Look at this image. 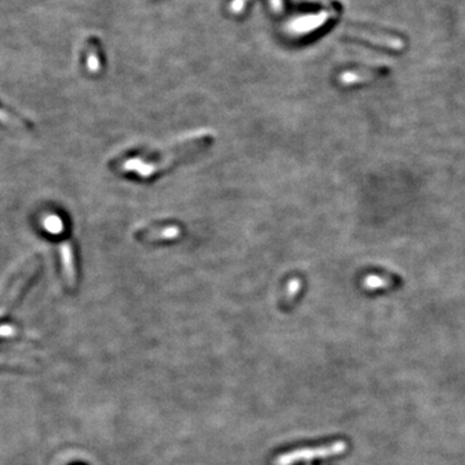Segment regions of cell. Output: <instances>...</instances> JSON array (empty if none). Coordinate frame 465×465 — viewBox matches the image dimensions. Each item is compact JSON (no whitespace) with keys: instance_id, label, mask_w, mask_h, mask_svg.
<instances>
[{"instance_id":"1","label":"cell","mask_w":465,"mask_h":465,"mask_svg":"<svg viewBox=\"0 0 465 465\" xmlns=\"http://www.w3.org/2000/svg\"><path fill=\"white\" fill-rule=\"evenodd\" d=\"M212 141H214L212 134L207 131H202L199 134H191V136L182 139L181 141L173 145L171 149L164 152L163 157L159 159L145 161L141 158H132L125 161L122 168L125 172H134L143 179H150L152 176L159 173L161 171L170 168L173 163L187 158L189 154L200 152Z\"/></svg>"},{"instance_id":"2","label":"cell","mask_w":465,"mask_h":465,"mask_svg":"<svg viewBox=\"0 0 465 465\" xmlns=\"http://www.w3.org/2000/svg\"><path fill=\"white\" fill-rule=\"evenodd\" d=\"M347 450V443L344 441H336L323 446L310 448H296L282 454L274 460V465H295L303 462H312L315 459L340 455Z\"/></svg>"},{"instance_id":"3","label":"cell","mask_w":465,"mask_h":465,"mask_svg":"<svg viewBox=\"0 0 465 465\" xmlns=\"http://www.w3.org/2000/svg\"><path fill=\"white\" fill-rule=\"evenodd\" d=\"M60 255H61V262H63V274L68 279L69 285L74 287L77 282V270H75L74 250H72L70 242H63L60 244Z\"/></svg>"},{"instance_id":"4","label":"cell","mask_w":465,"mask_h":465,"mask_svg":"<svg viewBox=\"0 0 465 465\" xmlns=\"http://www.w3.org/2000/svg\"><path fill=\"white\" fill-rule=\"evenodd\" d=\"M36 268H38V262L33 264L31 267H29V268H27L26 270L24 271V274H22L21 277L18 278L17 281L15 282V285H13L12 288H10V291H9L8 295L4 297L3 303H1V305H0V315H3V314L6 313L9 306L13 304V301L16 300V297L19 295V292H21L22 287L26 285L27 279L34 276Z\"/></svg>"},{"instance_id":"5","label":"cell","mask_w":465,"mask_h":465,"mask_svg":"<svg viewBox=\"0 0 465 465\" xmlns=\"http://www.w3.org/2000/svg\"><path fill=\"white\" fill-rule=\"evenodd\" d=\"M181 234L179 226H158V228H150L141 232V239L146 242L154 241H171L176 239Z\"/></svg>"},{"instance_id":"6","label":"cell","mask_w":465,"mask_h":465,"mask_svg":"<svg viewBox=\"0 0 465 465\" xmlns=\"http://www.w3.org/2000/svg\"><path fill=\"white\" fill-rule=\"evenodd\" d=\"M400 283V279L389 274H371L365 278L363 285L370 290L376 288H388V287L395 286Z\"/></svg>"},{"instance_id":"7","label":"cell","mask_w":465,"mask_h":465,"mask_svg":"<svg viewBox=\"0 0 465 465\" xmlns=\"http://www.w3.org/2000/svg\"><path fill=\"white\" fill-rule=\"evenodd\" d=\"M381 72H348L342 74L340 77V81L344 84H356V83H362V81H371L374 78L380 77Z\"/></svg>"},{"instance_id":"8","label":"cell","mask_w":465,"mask_h":465,"mask_svg":"<svg viewBox=\"0 0 465 465\" xmlns=\"http://www.w3.org/2000/svg\"><path fill=\"white\" fill-rule=\"evenodd\" d=\"M43 225H45V229L49 234H54V235H58L63 232V221L61 220V217L57 215H49L47 216L43 221Z\"/></svg>"},{"instance_id":"9","label":"cell","mask_w":465,"mask_h":465,"mask_svg":"<svg viewBox=\"0 0 465 465\" xmlns=\"http://www.w3.org/2000/svg\"><path fill=\"white\" fill-rule=\"evenodd\" d=\"M326 18H327V15H318V16H314V17H306L304 19L306 22H297L296 30H309V29H313V27L321 25Z\"/></svg>"},{"instance_id":"10","label":"cell","mask_w":465,"mask_h":465,"mask_svg":"<svg viewBox=\"0 0 465 465\" xmlns=\"http://www.w3.org/2000/svg\"><path fill=\"white\" fill-rule=\"evenodd\" d=\"M100 60L99 56L96 54V51H90L88 57H87V68L90 72H97L100 70Z\"/></svg>"},{"instance_id":"11","label":"cell","mask_w":465,"mask_h":465,"mask_svg":"<svg viewBox=\"0 0 465 465\" xmlns=\"http://www.w3.org/2000/svg\"><path fill=\"white\" fill-rule=\"evenodd\" d=\"M0 122L6 123L7 125H12V127H21L22 125V123H19L16 118H13L7 111H4L1 109H0Z\"/></svg>"},{"instance_id":"12","label":"cell","mask_w":465,"mask_h":465,"mask_svg":"<svg viewBox=\"0 0 465 465\" xmlns=\"http://www.w3.org/2000/svg\"><path fill=\"white\" fill-rule=\"evenodd\" d=\"M300 288H301V282L299 279L291 281L288 285V290H291V292H288V300H292L300 292Z\"/></svg>"},{"instance_id":"13","label":"cell","mask_w":465,"mask_h":465,"mask_svg":"<svg viewBox=\"0 0 465 465\" xmlns=\"http://www.w3.org/2000/svg\"><path fill=\"white\" fill-rule=\"evenodd\" d=\"M16 330L12 326H0V336H13Z\"/></svg>"}]
</instances>
